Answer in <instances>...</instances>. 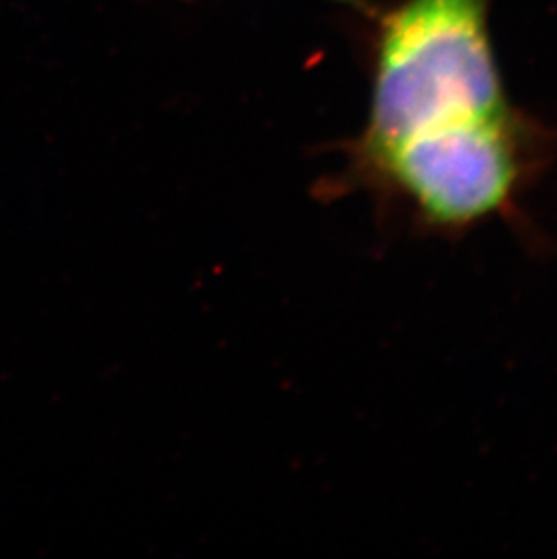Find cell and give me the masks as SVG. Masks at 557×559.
Wrapping results in <instances>:
<instances>
[{
    "mask_svg": "<svg viewBox=\"0 0 557 559\" xmlns=\"http://www.w3.org/2000/svg\"><path fill=\"white\" fill-rule=\"evenodd\" d=\"M556 151V134L512 107L357 159L353 175L424 236L457 241L487 223L503 222L526 238L534 227L523 200Z\"/></svg>",
    "mask_w": 557,
    "mask_h": 559,
    "instance_id": "cell-1",
    "label": "cell"
},
{
    "mask_svg": "<svg viewBox=\"0 0 557 559\" xmlns=\"http://www.w3.org/2000/svg\"><path fill=\"white\" fill-rule=\"evenodd\" d=\"M493 0H402L380 24L368 123L353 159L512 109L490 38Z\"/></svg>",
    "mask_w": 557,
    "mask_h": 559,
    "instance_id": "cell-2",
    "label": "cell"
},
{
    "mask_svg": "<svg viewBox=\"0 0 557 559\" xmlns=\"http://www.w3.org/2000/svg\"><path fill=\"white\" fill-rule=\"evenodd\" d=\"M335 2H342V4L355 5L358 10L368 11V4H366V0H335Z\"/></svg>",
    "mask_w": 557,
    "mask_h": 559,
    "instance_id": "cell-3",
    "label": "cell"
}]
</instances>
